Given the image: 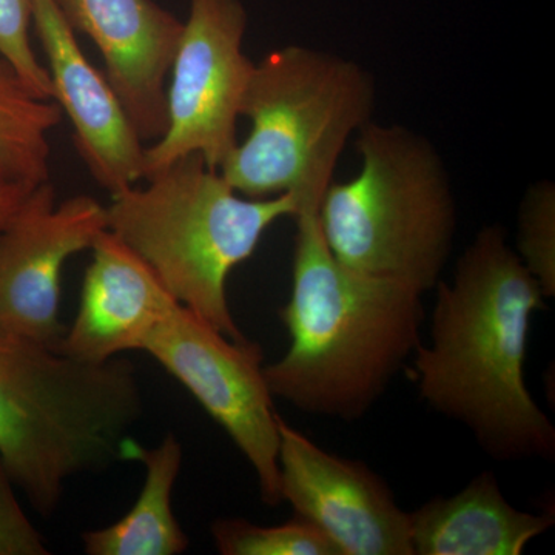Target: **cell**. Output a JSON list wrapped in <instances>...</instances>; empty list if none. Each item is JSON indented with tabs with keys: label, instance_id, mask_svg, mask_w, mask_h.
<instances>
[{
	"label": "cell",
	"instance_id": "cell-1",
	"mask_svg": "<svg viewBox=\"0 0 555 555\" xmlns=\"http://www.w3.org/2000/svg\"><path fill=\"white\" fill-rule=\"evenodd\" d=\"M430 343H420L412 374L427 406L460 423L499 462L553 460L555 427L526 386L534 312L545 295L507 241L485 225L441 280Z\"/></svg>",
	"mask_w": 555,
	"mask_h": 555
},
{
	"label": "cell",
	"instance_id": "cell-2",
	"mask_svg": "<svg viewBox=\"0 0 555 555\" xmlns=\"http://www.w3.org/2000/svg\"><path fill=\"white\" fill-rule=\"evenodd\" d=\"M320 201L294 215L292 292L280 310L291 346L264 364L273 398L338 422L363 418L422 343L425 308L415 288L361 275L327 247Z\"/></svg>",
	"mask_w": 555,
	"mask_h": 555
},
{
	"label": "cell",
	"instance_id": "cell-3",
	"mask_svg": "<svg viewBox=\"0 0 555 555\" xmlns=\"http://www.w3.org/2000/svg\"><path fill=\"white\" fill-rule=\"evenodd\" d=\"M141 415L126 358L87 363L0 331V462L42 516L57 509L69 478L124 460Z\"/></svg>",
	"mask_w": 555,
	"mask_h": 555
},
{
	"label": "cell",
	"instance_id": "cell-4",
	"mask_svg": "<svg viewBox=\"0 0 555 555\" xmlns=\"http://www.w3.org/2000/svg\"><path fill=\"white\" fill-rule=\"evenodd\" d=\"M144 185L109 195L107 230L138 255L179 305L232 339L228 281L275 222L294 218L295 193L246 198L199 155L175 160Z\"/></svg>",
	"mask_w": 555,
	"mask_h": 555
},
{
	"label": "cell",
	"instance_id": "cell-5",
	"mask_svg": "<svg viewBox=\"0 0 555 555\" xmlns=\"http://www.w3.org/2000/svg\"><path fill=\"white\" fill-rule=\"evenodd\" d=\"M356 178L328 185L318 217L334 257L361 275L434 291L456 233L451 178L429 139L369 120L357 133Z\"/></svg>",
	"mask_w": 555,
	"mask_h": 555
},
{
	"label": "cell",
	"instance_id": "cell-6",
	"mask_svg": "<svg viewBox=\"0 0 555 555\" xmlns=\"http://www.w3.org/2000/svg\"><path fill=\"white\" fill-rule=\"evenodd\" d=\"M375 80L357 62L291 46L257 62L241 102L250 122L219 173L246 198H323L347 141L372 120Z\"/></svg>",
	"mask_w": 555,
	"mask_h": 555
},
{
	"label": "cell",
	"instance_id": "cell-7",
	"mask_svg": "<svg viewBox=\"0 0 555 555\" xmlns=\"http://www.w3.org/2000/svg\"><path fill=\"white\" fill-rule=\"evenodd\" d=\"M247 13L240 0H190L167 83V127L145 149V178L199 155L221 169L238 144L236 122L255 62L244 53Z\"/></svg>",
	"mask_w": 555,
	"mask_h": 555
},
{
	"label": "cell",
	"instance_id": "cell-8",
	"mask_svg": "<svg viewBox=\"0 0 555 555\" xmlns=\"http://www.w3.org/2000/svg\"><path fill=\"white\" fill-rule=\"evenodd\" d=\"M144 352L192 393L232 438L258 478L266 505L283 503L280 429L264 378V353L250 339H232L178 305L155 328Z\"/></svg>",
	"mask_w": 555,
	"mask_h": 555
},
{
	"label": "cell",
	"instance_id": "cell-9",
	"mask_svg": "<svg viewBox=\"0 0 555 555\" xmlns=\"http://www.w3.org/2000/svg\"><path fill=\"white\" fill-rule=\"evenodd\" d=\"M104 230L105 206L93 196L57 201L50 181L36 185L0 230V331L56 346L62 270Z\"/></svg>",
	"mask_w": 555,
	"mask_h": 555
},
{
	"label": "cell",
	"instance_id": "cell-10",
	"mask_svg": "<svg viewBox=\"0 0 555 555\" xmlns=\"http://www.w3.org/2000/svg\"><path fill=\"white\" fill-rule=\"evenodd\" d=\"M278 429L281 500L295 517L321 529L339 555H414L409 513L378 474L324 451L281 416Z\"/></svg>",
	"mask_w": 555,
	"mask_h": 555
},
{
	"label": "cell",
	"instance_id": "cell-11",
	"mask_svg": "<svg viewBox=\"0 0 555 555\" xmlns=\"http://www.w3.org/2000/svg\"><path fill=\"white\" fill-rule=\"evenodd\" d=\"M53 100L67 115L80 158L109 195L144 181L145 145L107 76L80 49L54 0H31Z\"/></svg>",
	"mask_w": 555,
	"mask_h": 555
},
{
	"label": "cell",
	"instance_id": "cell-12",
	"mask_svg": "<svg viewBox=\"0 0 555 555\" xmlns=\"http://www.w3.org/2000/svg\"><path fill=\"white\" fill-rule=\"evenodd\" d=\"M73 30L89 36L142 141L167 127V83L182 24L153 0H54Z\"/></svg>",
	"mask_w": 555,
	"mask_h": 555
},
{
	"label": "cell",
	"instance_id": "cell-13",
	"mask_svg": "<svg viewBox=\"0 0 555 555\" xmlns=\"http://www.w3.org/2000/svg\"><path fill=\"white\" fill-rule=\"evenodd\" d=\"M90 250L78 312L53 349L87 363H105L144 350L150 335L179 302L108 230Z\"/></svg>",
	"mask_w": 555,
	"mask_h": 555
},
{
	"label": "cell",
	"instance_id": "cell-14",
	"mask_svg": "<svg viewBox=\"0 0 555 555\" xmlns=\"http://www.w3.org/2000/svg\"><path fill=\"white\" fill-rule=\"evenodd\" d=\"M409 521L414 555H520L555 524L553 514L511 505L491 470L455 495L429 500Z\"/></svg>",
	"mask_w": 555,
	"mask_h": 555
},
{
	"label": "cell",
	"instance_id": "cell-15",
	"mask_svg": "<svg viewBox=\"0 0 555 555\" xmlns=\"http://www.w3.org/2000/svg\"><path fill=\"white\" fill-rule=\"evenodd\" d=\"M122 459L144 465L141 494L118 521L86 532L83 550L90 555L184 554L189 550V537L182 531L171 506L182 466V447L178 438L169 434L155 448L142 447L129 438Z\"/></svg>",
	"mask_w": 555,
	"mask_h": 555
},
{
	"label": "cell",
	"instance_id": "cell-16",
	"mask_svg": "<svg viewBox=\"0 0 555 555\" xmlns=\"http://www.w3.org/2000/svg\"><path fill=\"white\" fill-rule=\"evenodd\" d=\"M62 119L56 101L39 96L0 57V179L50 181V133Z\"/></svg>",
	"mask_w": 555,
	"mask_h": 555
},
{
	"label": "cell",
	"instance_id": "cell-17",
	"mask_svg": "<svg viewBox=\"0 0 555 555\" xmlns=\"http://www.w3.org/2000/svg\"><path fill=\"white\" fill-rule=\"evenodd\" d=\"M222 555H339L338 547L317 526L294 517L287 524L259 526L244 518H218L210 526Z\"/></svg>",
	"mask_w": 555,
	"mask_h": 555
},
{
	"label": "cell",
	"instance_id": "cell-18",
	"mask_svg": "<svg viewBox=\"0 0 555 555\" xmlns=\"http://www.w3.org/2000/svg\"><path fill=\"white\" fill-rule=\"evenodd\" d=\"M514 250L539 283L545 298L555 297V185L543 179L526 190L518 208Z\"/></svg>",
	"mask_w": 555,
	"mask_h": 555
},
{
	"label": "cell",
	"instance_id": "cell-19",
	"mask_svg": "<svg viewBox=\"0 0 555 555\" xmlns=\"http://www.w3.org/2000/svg\"><path fill=\"white\" fill-rule=\"evenodd\" d=\"M31 25V0H0V57L9 62L39 96L53 100L49 72L33 49Z\"/></svg>",
	"mask_w": 555,
	"mask_h": 555
},
{
	"label": "cell",
	"instance_id": "cell-20",
	"mask_svg": "<svg viewBox=\"0 0 555 555\" xmlns=\"http://www.w3.org/2000/svg\"><path fill=\"white\" fill-rule=\"evenodd\" d=\"M13 483L0 462V555H47L49 546L25 514Z\"/></svg>",
	"mask_w": 555,
	"mask_h": 555
},
{
	"label": "cell",
	"instance_id": "cell-21",
	"mask_svg": "<svg viewBox=\"0 0 555 555\" xmlns=\"http://www.w3.org/2000/svg\"><path fill=\"white\" fill-rule=\"evenodd\" d=\"M36 185L39 184L0 179V230L9 224Z\"/></svg>",
	"mask_w": 555,
	"mask_h": 555
}]
</instances>
